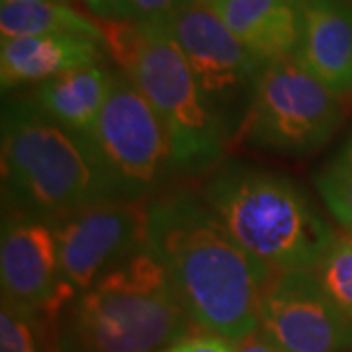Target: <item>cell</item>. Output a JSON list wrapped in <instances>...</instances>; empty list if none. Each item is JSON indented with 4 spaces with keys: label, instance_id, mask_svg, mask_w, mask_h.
I'll use <instances>...</instances> for the list:
<instances>
[{
    "label": "cell",
    "instance_id": "cell-1",
    "mask_svg": "<svg viewBox=\"0 0 352 352\" xmlns=\"http://www.w3.org/2000/svg\"><path fill=\"white\" fill-rule=\"evenodd\" d=\"M145 247L163 264L194 325L229 342L261 327L274 274L229 235L204 201L173 192L145 206Z\"/></svg>",
    "mask_w": 352,
    "mask_h": 352
},
{
    "label": "cell",
    "instance_id": "cell-2",
    "mask_svg": "<svg viewBox=\"0 0 352 352\" xmlns=\"http://www.w3.org/2000/svg\"><path fill=\"white\" fill-rule=\"evenodd\" d=\"M2 182L14 210L47 221L127 200L94 143L55 122L34 98L4 106Z\"/></svg>",
    "mask_w": 352,
    "mask_h": 352
},
{
    "label": "cell",
    "instance_id": "cell-3",
    "mask_svg": "<svg viewBox=\"0 0 352 352\" xmlns=\"http://www.w3.org/2000/svg\"><path fill=\"white\" fill-rule=\"evenodd\" d=\"M192 325L166 268L143 247L65 305L57 351L161 352Z\"/></svg>",
    "mask_w": 352,
    "mask_h": 352
},
{
    "label": "cell",
    "instance_id": "cell-4",
    "mask_svg": "<svg viewBox=\"0 0 352 352\" xmlns=\"http://www.w3.org/2000/svg\"><path fill=\"white\" fill-rule=\"evenodd\" d=\"M104 43L163 124L170 168L200 176L221 163L227 131L173 38L168 22L102 20Z\"/></svg>",
    "mask_w": 352,
    "mask_h": 352
},
{
    "label": "cell",
    "instance_id": "cell-5",
    "mask_svg": "<svg viewBox=\"0 0 352 352\" xmlns=\"http://www.w3.org/2000/svg\"><path fill=\"white\" fill-rule=\"evenodd\" d=\"M204 204L229 235L274 272L317 270L337 235L288 176L229 164L215 173Z\"/></svg>",
    "mask_w": 352,
    "mask_h": 352
},
{
    "label": "cell",
    "instance_id": "cell-6",
    "mask_svg": "<svg viewBox=\"0 0 352 352\" xmlns=\"http://www.w3.org/2000/svg\"><path fill=\"white\" fill-rule=\"evenodd\" d=\"M340 122L339 94L292 55L263 67L239 135L254 149L307 157Z\"/></svg>",
    "mask_w": 352,
    "mask_h": 352
},
{
    "label": "cell",
    "instance_id": "cell-7",
    "mask_svg": "<svg viewBox=\"0 0 352 352\" xmlns=\"http://www.w3.org/2000/svg\"><path fill=\"white\" fill-rule=\"evenodd\" d=\"M168 30L227 135H239L264 65L200 0L178 10L168 20Z\"/></svg>",
    "mask_w": 352,
    "mask_h": 352
},
{
    "label": "cell",
    "instance_id": "cell-8",
    "mask_svg": "<svg viewBox=\"0 0 352 352\" xmlns=\"http://www.w3.org/2000/svg\"><path fill=\"white\" fill-rule=\"evenodd\" d=\"M88 139L127 200L141 201L173 170L163 124L126 73H113L108 100Z\"/></svg>",
    "mask_w": 352,
    "mask_h": 352
},
{
    "label": "cell",
    "instance_id": "cell-9",
    "mask_svg": "<svg viewBox=\"0 0 352 352\" xmlns=\"http://www.w3.org/2000/svg\"><path fill=\"white\" fill-rule=\"evenodd\" d=\"M261 327L288 352H352V317L315 270L274 272L261 303Z\"/></svg>",
    "mask_w": 352,
    "mask_h": 352
},
{
    "label": "cell",
    "instance_id": "cell-10",
    "mask_svg": "<svg viewBox=\"0 0 352 352\" xmlns=\"http://www.w3.org/2000/svg\"><path fill=\"white\" fill-rule=\"evenodd\" d=\"M145 206L135 200L104 201L51 221L63 278L75 294L92 288L145 247Z\"/></svg>",
    "mask_w": 352,
    "mask_h": 352
},
{
    "label": "cell",
    "instance_id": "cell-11",
    "mask_svg": "<svg viewBox=\"0 0 352 352\" xmlns=\"http://www.w3.org/2000/svg\"><path fill=\"white\" fill-rule=\"evenodd\" d=\"M2 300L36 315H59L76 294L67 286L55 227L47 219L12 212L0 237Z\"/></svg>",
    "mask_w": 352,
    "mask_h": 352
},
{
    "label": "cell",
    "instance_id": "cell-12",
    "mask_svg": "<svg viewBox=\"0 0 352 352\" xmlns=\"http://www.w3.org/2000/svg\"><path fill=\"white\" fill-rule=\"evenodd\" d=\"M294 57L339 96L352 92V0H305Z\"/></svg>",
    "mask_w": 352,
    "mask_h": 352
},
{
    "label": "cell",
    "instance_id": "cell-13",
    "mask_svg": "<svg viewBox=\"0 0 352 352\" xmlns=\"http://www.w3.org/2000/svg\"><path fill=\"white\" fill-rule=\"evenodd\" d=\"M104 43L78 34H45L25 38L2 39L0 47V80L2 88L50 78L90 65H100Z\"/></svg>",
    "mask_w": 352,
    "mask_h": 352
},
{
    "label": "cell",
    "instance_id": "cell-14",
    "mask_svg": "<svg viewBox=\"0 0 352 352\" xmlns=\"http://www.w3.org/2000/svg\"><path fill=\"white\" fill-rule=\"evenodd\" d=\"M305 0H217L210 4L263 65L296 55Z\"/></svg>",
    "mask_w": 352,
    "mask_h": 352
},
{
    "label": "cell",
    "instance_id": "cell-15",
    "mask_svg": "<svg viewBox=\"0 0 352 352\" xmlns=\"http://www.w3.org/2000/svg\"><path fill=\"white\" fill-rule=\"evenodd\" d=\"M113 73L90 65L50 78L36 88L34 100L55 122L90 138L108 100Z\"/></svg>",
    "mask_w": 352,
    "mask_h": 352
},
{
    "label": "cell",
    "instance_id": "cell-16",
    "mask_svg": "<svg viewBox=\"0 0 352 352\" xmlns=\"http://www.w3.org/2000/svg\"><path fill=\"white\" fill-rule=\"evenodd\" d=\"M0 34L6 38L45 36V34H78L104 43L100 24L65 2H22L2 0ZM106 45V43H104Z\"/></svg>",
    "mask_w": 352,
    "mask_h": 352
},
{
    "label": "cell",
    "instance_id": "cell-17",
    "mask_svg": "<svg viewBox=\"0 0 352 352\" xmlns=\"http://www.w3.org/2000/svg\"><path fill=\"white\" fill-rule=\"evenodd\" d=\"M315 186L323 204L339 219V223L352 227V138L319 175L315 176Z\"/></svg>",
    "mask_w": 352,
    "mask_h": 352
},
{
    "label": "cell",
    "instance_id": "cell-18",
    "mask_svg": "<svg viewBox=\"0 0 352 352\" xmlns=\"http://www.w3.org/2000/svg\"><path fill=\"white\" fill-rule=\"evenodd\" d=\"M327 294L352 317V239L337 237L315 270Z\"/></svg>",
    "mask_w": 352,
    "mask_h": 352
},
{
    "label": "cell",
    "instance_id": "cell-19",
    "mask_svg": "<svg viewBox=\"0 0 352 352\" xmlns=\"http://www.w3.org/2000/svg\"><path fill=\"white\" fill-rule=\"evenodd\" d=\"M0 352H41L39 351L38 315L2 300Z\"/></svg>",
    "mask_w": 352,
    "mask_h": 352
},
{
    "label": "cell",
    "instance_id": "cell-20",
    "mask_svg": "<svg viewBox=\"0 0 352 352\" xmlns=\"http://www.w3.org/2000/svg\"><path fill=\"white\" fill-rule=\"evenodd\" d=\"M192 0H120L116 20L168 22Z\"/></svg>",
    "mask_w": 352,
    "mask_h": 352
},
{
    "label": "cell",
    "instance_id": "cell-21",
    "mask_svg": "<svg viewBox=\"0 0 352 352\" xmlns=\"http://www.w3.org/2000/svg\"><path fill=\"white\" fill-rule=\"evenodd\" d=\"M161 352H235V344L223 337L204 333V335H190Z\"/></svg>",
    "mask_w": 352,
    "mask_h": 352
},
{
    "label": "cell",
    "instance_id": "cell-22",
    "mask_svg": "<svg viewBox=\"0 0 352 352\" xmlns=\"http://www.w3.org/2000/svg\"><path fill=\"white\" fill-rule=\"evenodd\" d=\"M235 352H280V349L270 339V335L263 327H258L249 337L235 342Z\"/></svg>",
    "mask_w": 352,
    "mask_h": 352
},
{
    "label": "cell",
    "instance_id": "cell-23",
    "mask_svg": "<svg viewBox=\"0 0 352 352\" xmlns=\"http://www.w3.org/2000/svg\"><path fill=\"white\" fill-rule=\"evenodd\" d=\"M90 8V12L100 16L102 20H116L120 0H82Z\"/></svg>",
    "mask_w": 352,
    "mask_h": 352
},
{
    "label": "cell",
    "instance_id": "cell-24",
    "mask_svg": "<svg viewBox=\"0 0 352 352\" xmlns=\"http://www.w3.org/2000/svg\"><path fill=\"white\" fill-rule=\"evenodd\" d=\"M22 2H65V0H22Z\"/></svg>",
    "mask_w": 352,
    "mask_h": 352
},
{
    "label": "cell",
    "instance_id": "cell-25",
    "mask_svg": "<svg viewBox=\"0 0 352 352\" xmlns=\"http://www.w3.org/2000/svg\"><path fill=\"white\" fill-rule=\"evenodd\" d=\"M200 2H204V4H214L217 0H200Z\"/></svg>",
    "mask_w": 352,
    "mask_h": 352
},
{
    "label": "cell",
    "instance_id": "cell-26",
    "mask_svg": "<svg viewBox=\"0 0 352 352\" xmlns=\"http://www.w3.org/2000/svg\"><path fill=\"white\" fill-rule=\"evenodd\" d=\"M346 235H349V237L352 239V227H351V229H346Z\"/></svg>",
    "mask_w": 352,
    "mask_h": 352
},
{
    "label": "cell",
    "instance_id": "cell-27",
    "mask_svg": "<svg viewBox=\"0 0 352 352\" xmlns=\"http://www.w3.org/2000/svg\"><path fill=\"white\" fill-rule=\"evenodd\" d=\"M280 352H288V351H282V349H280Z\"/></svg>",
    "mask_w": 352,
    "mask_h": 352
}]
</instances>
